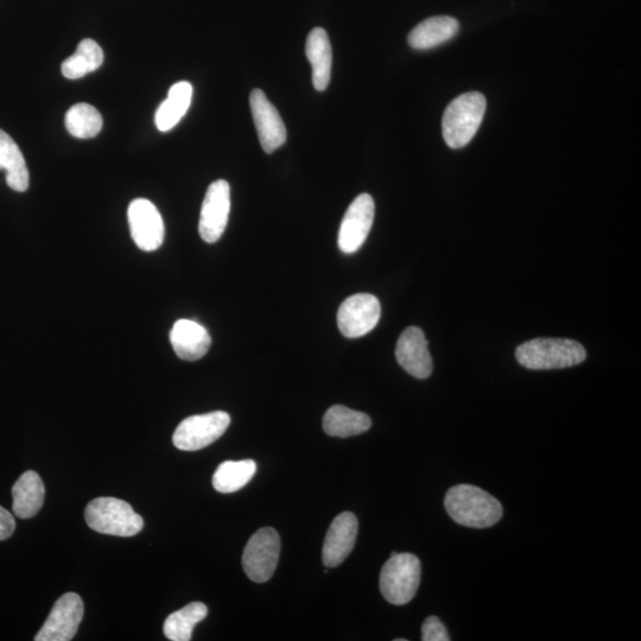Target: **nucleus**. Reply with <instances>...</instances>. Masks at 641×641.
Wrapping results in <instances>:
<instances>
[{"mask_svg": "<svg viewBox=\"0 0 641 641\" xmlns=\"http://www.w3.org/2000/svg\"><path fill=\"white\" fill-rule=\"evenodd\" d=\"M444 507L455 523L467 528L487 529L503 517V506L490 493L472 485L450 488Z\"/></svg>", "mask_w": 641, "mask_h": 641, "instance_id": "nucleus-1", "label": "nucleus"}, {"mask_svg": "<svg viewBox=\"0 0 641 641\" xmlns=\"http://www.w3.org/2000/svg\"><path fill=\"white\" fill-rule=\"evenodd\" d=\"M518 363L528 370H558L580 365L587 358L585 347L569 339H535L516 351Z\"/></svg>", "mask_w": 641, "mask_h": 641, "instance_id": "nucleus-2", "label": "nucleus"}, {"mask_svg": "<svg viewBox=\"0 0 641 641\" xmlns=\"http://www.w3.org/2000/svg\"><path fill=\"white\" fill-rule=\"evenodd\" d=\"M486 98L479 92L460 95L444 112L442 132L449 148H465L480 128L486 113Z\"/></svg>", "mask_w": 641, "mask_h": 641, "instance_id": "nucleus-3", "label": "nucleus"}, {"mask_svg": "<svg viewBox=\"0 0 641 641\" xmlns=\"http://www.w3.org/2000/svg\"><path fill=\"white\" fill-rule=\"evenodd\" d=\"M86 523L103 535L132 537L144 528V520L124 500L104 497L91 501L85 511Z\"/></svg>", "mask_w": 641, "mask_h": 641, "instance_id": "nucleus-4", "label": "nucleus"}, {"mask_svg": "<svg viewBox=\"0 0 641 641\" xmlns=\"http://www.w3.org/2000/svg\"><path fill=\"white\" fill-rule=\"evenodd\" d=\"M421 561L412 554L391 555L380 573V592L392 605L403 606L415 598L421 583Z\"/></svg>", "mask_w": 641, "mask_h": 641, "instance_id": "nucleus-5", "label": "nucleus"}, {"mask_svg": "<svg viewBox=\"0 0 641 641\" xmlns=\"http://www.w3.org/2000/svg\"><path fill=\"white\" fill-rule=\"evenodd\" d=\"M230 424L231 417L225 411L188 417L176 428L173 442L177 449L196 452L218 441Z\"/></svg>", "mask_w": 641, "mask_h": 641, "instance_id": "nucleus-6", "label": "nucleus"}, {"mask_svg": "<svg viewBox=\"0 0 641 641\" xmlns=\"http://www.w3.org/2000/svg\"><path fill=\"white\" fill-rule=\"evenodd\" d=\"M281 537L272 528L258 530L246 544L243 554L245 574L253 582H268L278 566Z\"/></svg>", "mask_w": 641, "mask_h": 641, "instance_id": "nucleus-7", "label": "nucleus"}, {"mask_svg": "<svg viewBox=\"0 0 641 641\" xmlns=\"http://www.w3.org/2000/svg\"><path fill=\"white\" fill-rule=\"evenodd\" d=\"M231 211V188L225 180L215 181L209 186L203 200L199 233L208 244L217 243L224 234Z\"/></svg>", "mask_w": 641, "mask_h": 641, "instance_id": "nucleus-8", "label": "nucleus"}, {"mask_svg": "<svg viewBox=\"0 0 641 641\" xmlns=\"http://www.w3.org/2000/svg\"><path fill=\"white\" fill-rule=\"evenodd\" d=\"M382 307L376 296L357 294L348 297L338 312L340 332L348 339L361 338L378 325Z\"/></svg>", "mask_w": 641, "mask_h": 641, "instance_id": "nucleus-9", "label": "nucleus"}, {"mask_svg": "<svg viewBox=\"0 0 641 641\" xmlns=\"http://www.w3.org/2000/svg\"><path fill=\"white\" fill-rule=\"evenodd\" d=\"M84 618V602L75 593L62 595L37 633L36 641H69L75 637Z\"/></svg>", "mask_w": 641, "mask_h": 641, "instance_id": "nucleus-10", "label": "nucleus"}, {"mask_svg": "<svg viewBox=\"0 0 641 641\" xmlns=\"http://www.w3.org/2000/svg\"><path fill=\"white\" fill-rule=\"evenodd\" d=\"M376 206L371 195L361 194L348 207L339 231V249L352 255L364 245L370 234Z\"/></svg>", "mask_w": 641, "mask_h": 641, "instance_id": "nucleus-11", "label": "nucleus"}, {"mask_svg": "<svg viewBox=\"0 0 641 641\" xmlns=\"http://www.w3.org/2000/svg\"><path fill=\"white\" fill-rule=\"evenodd\" d=\"M130 231L135 244L145 252L160 249L165 236L164 222L160 212L147 199H136L128 211Z\"/></svg>", "mask_w": 641, "mask_h": 641, "instance_id": "nucleus-12", "label": "nucleus"}, {"mask_svg": "<svg viewBox=\"0 0 641 641\" xmlns=\"http://www.w3.org/2000/svg\"><path fill=\"white\" fill-rule=\"evenodd\" d=\"M250 105L259 142L266 154H272L287 142V129L283 119L263 91H252Z\"/></svg>", "mask_w": 641, "mask_h": 641, "instance_id": "nucleus-13", "label": "nucleus"}, {"mask_svg": "<svg viewBox=\"0 0 641 641\" xmlns=\"http://www.w3.org/2000/svg\"><path fill=\"white\" fill-rule=\"evenodd\" d=\"M359 523L352 512L340 513L328 529L322 549V561L327 568H336L351 554L357 541Z\"/></svg>", "mask_w": 641, "mask_h": 641, "instance_id": "nucleus-14", "label": "nucleus"}, {"mask_svg": "<svg viewBox=\"0 0 641 641\" xmlns=\"http://www.w3.org/2000/svg\"><path fill=\"white\" fill-rule=\"evenodd\" d=\"M396 358L406 372L418 379H427L433 373V359L422 329L406 328L396 347Z\"/></svg>", "mask_w": 641, "mask_h": 641, "instance_id": "nucleus-15", "label": "nucleus"}, {"mask_svg": "<svg viewBox=\"0 0 641 641\" xmlns=\"http://www.w3.org/2000/svg\"><path fill=\"white\" fill-rule=\"evenodd\" d=\"M170 342L177 357L186 361L205 357L212 345L207 329L192 320L176 321L170 332Z\"/></svg>", "mask_w": 641, "mask_h": 641, "instance_id": "nucleus-16", "label": "nucleus"}, {"mask_svg": "<svg viewBox=\"0 0 641 641\" xmlns=\"http://www.w3.org/2000/svg\"><path fill=\"white\" fill-rule=\"evenodd\" d=\"M44 495L46 488L40 475L34 471L25 472L12 487V510L18 518H33L42 509Z\"/></svg>", "mask_w": 641, "mask_h": 641, "instance_id": "nucleus-17", "label": "nucleus"}, {"mask_svg": "<svg viewBox=\"0 0 641 641\" xmlns=\"http://www.w3.org/2000/svg\"><path fill=\"white\" fill-rule=\"evenodd\" d=\"M306 54L313 67V84L316 91H325L332 74V46L327 31L315 28L307 38Z\"/></svg>", "mask_w": 641, "mask_h": 641, "instance_id": "nucleus-18", "label": "nucleus"}, {"mask_svg": "<svg viewBox=\"0 0 641 641\" xmlns=\"http://www.w3.org/2000/svg\"><path fill=\"white\" fill-rule=\"evenodd\" d=\"M459 22L449 16L425 19L411 31L408 41L411 48L425 50L441 46L458 34Z\"/></svg>", "mask_w": 641, "mask_h": 641, "instance_id": "nucleus-19", "label": "nucleus"}, {"mask_svg": "<svg viewBox=\"0 0 641 641\" xmlns=\"http://www.w3.org/2000/svg\"><path fill=\"white\" fill-rule=\"evenodd\" d=\"M0 170L6 171V183L18 193L27 192L30 175L21 149L8 133L0 130Z\"/></svg>", "mask_w": 641, "mask_h": 641, "instance_id": "nucleus-20", "label": "nucleus"}, {"mask_svg": "<svg viewBox=\"0 0 641 641\" xmlns=\"http://www.w3.org/2000/svg\"><path fill=\"white\" fill-rule=\"evenodd\" d=\"M193 86L187 81L177 82L170 88L168 98L163 101L156 112L155 123L161 132L173 130L186 116L192 104Z\"/></svg>", "mask_w": 641, "mask_h": 641, "instance_id": "nucleus-21", "label": "nucleus"}, {"mask_svg": "<svg viewBox=\"0 0 641 641\" xmlns=\"http://www.w3.org/2000/svg\"><path fill=\"white\" fill-rule=\"evenodd\" d=\"M372 421L364 412L354 411L342 405H334L323 417V430L333 437H351L370 430Z\"/></svg>", "mask_w": 641, "mask_h": 641, "instance_id": "nucleus-22", "label": "nucleus"}, {"mask_svg": "<svg viewBox=\"0 0 641 641\" xmlns=\"http://www.w3.org/2000/svg\"><path fill=\"white\" fill-rule=\"evenodd\" d=\"M104 53L99 44L93 40L79 43L74 55L62 63L63 76L69 80H78L97 71L103 65Z\"/></svg>", "mask_w": 641, "mask_h": 641, "instance_id": "nucleus-23", "label": "nucleus"}, {"mask_svg": "<svg viewBox=\"0 0 641 641\" xmlns=\"http://www.w3.org/2000/svg\"><path fill=\"white\" fill-rule=\"evenodd\" d=\"M256 462L253 460L226 461L221 463L213 475L215 491L224 494L238 492L255 477Z\"/></svg>", "mask_w": 641, "mask_h": 641, "instance_id": "nucleus-24", "label": "nucleus"}, {"mask_svg": "<svg viewBox=\"0 0 641 641\" xmlns=\"http://www.w3.org/2000/svg\"><path fill=\"white\" fill-rule=\"evenodd\" d=\"M208 608L202 602H192L165 620L163 631L171 641L192 640L194 627L207 617Z\"/></svg>", "mask_w": 641, "mask_h": 641, "instance_id": "nucleus-25", "label": "nucleus"}, {"mask_svg": "<svg viewBox=\"0 0 641 641\" xmlns=\"http://www.w3.org/2000/svg\"><path fill=\"white\" fill-rule=\"evenodd\" d=\"M65 124L75 138L88 139L99 135L103 129V117L92 105L76 104L68 110Z\"/></svg>", "mask_w": 641, "mask_h": 641, "instance_id": "nucleus-26", "label": "nucleus"}, {"mask_svg": "<svg viewBox=\"0 0 641 641\" xmlns=\"http://www.w3.org/2000/svg\"><path fill=\"white\" fill-rule=\"evenodd\" d=\"M423 641H449L446 626L437 617H429L422 626Z\"/></svg>", "mask_w": 641, "mask_h": 641, "instance_id": "nucleus-27", "label": "nucleus"}, {"mask_svg": "<svg viewBox=\"0 0 641 641\" xmlns=\"http://www.w3.org/2000/svg\"><path fill=\"white\" fill-rule=\"evenodd\" d=\"M16 522L14 516L0 506V541H5L14 535Z\"/></svg>", "mask_w": 641, "mask_h": 641, "instance_id": "nucleus-28", "label": "nucleus"}]
</instances>
